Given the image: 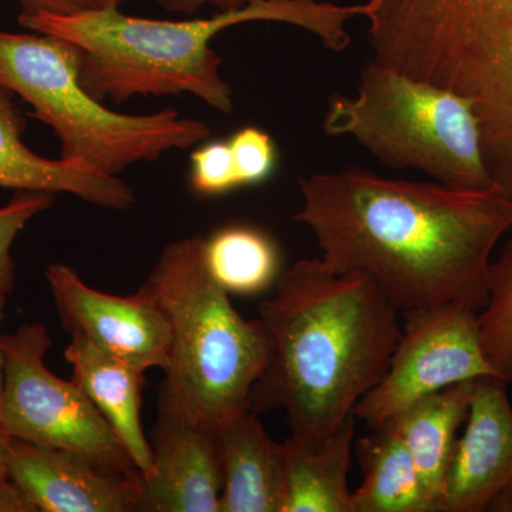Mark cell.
<instances>
[{
    "instance_id": "obj_1",
    "label": "cell",
    "mask_w": 512,
    "mask_h": 512,
    "mask_svg": "<svg viewBox=\"0 0 512 512\" xmlns=\"http://www.w3.org/2000/svg\"><path fill=\"white\" fill-rule=\"evenodd\" d=\"M299 185L295 220L311 229L330 271L369 276L400 313L484 308L491 255L512 229V204L497 185L412 183L355 167Z\"/></svg>"
},
{
    "instance_id": "obj_2",
    "label": "cell",
    "mask_w": 512,
    "mask_h": 512,
    "mask_svg": "<svg viewBox=\"0 0 512 512\" xmlns=\"http://www.w3.org/2000/svg\"><path fill=\"white\" fill-rule=\"evenodd\" d=\"M272 353L249 410H284L291 436L318 448L382 380L402 335L399 311L360 272L301 259L259 305Z\"/></svg>"
},
{
    "instance_id": "obj_3",
    "label": "cell",
    "mask_w": 512,
    "mask_h": 512,
    "mask_svg": "<svg viewBox=\"0 0 512 512\" xmlns=\"http://www.w3.org/2000/svg\"><path fill=\"white\" fill-rule=\"evenodd\" d=\"M367 3L336 5L326 0H258L247 8L208 19L156 20L123 15L119 8L79 15H20L23 28L72 43L79 76L94 99L123 103L134 96L190 93L212 109L229 113L232 90L222 79V59L211 40L247 22H279L313 33L326 49L350 45L346 23L367 16Z\"/></svg>"
},
{
    "instance_id": "obj_4",
    "label": "cell",
    "mask_w": 512,
    "mask_h": 512,
    "mask_svg": "<svg viewBox=\"0 0 512 512\" xmlns=\"http://www.w3.org/2000/svg\"><path fill=\"white\" fill-rule=\"evenodd\" d=\"M171 325L170 362L157 387L158 412L218 431L249 410L272 339L245 319L208 271L204 239L171 242L147 278Z\"/></svg>"
},
{
    "instance_id": "obj_5",
    "label": "cell",
    "mask_w": 512,
    "mask_h": 512,
    "mask_svg": "<svg viewBox=\"0 0 512 512\" xmlns=\"http://www.w3.org/2000/svg\"><path fill=\"white\" fill-rule=\"evenodd\" d=\"M0 87L33 107L30 117L53 128L63 160L117 175L138 161L153 163L170 150L210 140L205 121L164 109L128 116L103 106L84 89L72 43L37 33L0 32Z\"/></svg>"
},
{
    "instance_id": "obj_6",
    "label": "cell",
    "mask_w": 512,
    "mask_h": 512,
    "mask_svg": "<svg viewBox=\"0 0 512 512\" xmlns=\"http://www.w3.org/2000/svg\"><path fill=\"white\" fill-rule=\"evenodd\" d=\"M323 130L352 136L387 167L416 168L451 187L483 190L494 181L485 164L470 100L370 60L355 99L333 93Z\"/></svg>"
},
{
    "instance_id": "obj_7",
    "label": "cell",
    "mask_w": 512,
    "mask_h": 512,
    "mask_svg": "<svg viewBox=\"0 0 512 512\" xmlns=\"http://www.w3.org/2000/svg\"><path fill=\"white\" fill-rule=\"evenodd\" d=\"M0 346L5 357L0 421L10 437L74 451L128 476L140 474L86 393L47 369L52 338L43 323H26L0 336Z\"/></svg>"
},
{
    "instance_id": "obj_8",
    "label": "cell",
    "mask_w": 512,
    "mask_h": 512,
    "mask_svg": "<svg viewBox=\"0 0 512 512\" xmlns=\"http://www.w3.org/2000/svg\"><path fill=\"white\" fill-rule=\"evenodd\" d=\"M403 316L402 335L386 373L356 406V419L369 429L430 394L495 376L481 345L478 312L441 305Z\"/></svg>"
},
{
    "instance_id": "obj_9",
    "label": "cell",
    "mask_w": 512,
    "mask_h": 512,
    "mask_svg": "<svg viewBox=\"0 0 512 512\" xmlns=\"http://www.w3.org/2000/svg\"><path fill=\"white\" fill-rule=\"evenodd\" d=\"M46 279L63 328L141 372L167 369L171 325L163 305L144 282L130 296L107 295L86 285L70 266H47Z\"/></svg>"
},
{
    "instance_id": "obj_10",
    "label": "cell",
    "mask_w": 512,
    "mask_h": 512,
    "mask_svg": "<svg viewBox=\"0 0 512 512\" xmlns=\"http://www.w3.org/2000/svg\"><path fill=\"white\" fill-rule=\"evenodd\" d=\"M497 376L474 382L441 512H512V406Z\"/></svg>"
},
{
    "instance_id": "obj_11",
    "label": "cell",
    "mask_w": 512,
    "mask_h": 512,
    "mask_svg": "<svg viewBox=\"0 0 512 512\" xmlns=\"http://www.w3.org/2000/svg\"><path fill=\"white\" fill-rule=\"evenodd\" d=\"M9 476L30 512L141 511V474L128 476L64 448L10 437Z\"/></svg>"
},
{
    "instance_id": "obj_12",
    "label": "cell",
    "mask_w": 512,
    "mask_h": 512,
    "mask_svg": "<svg viewBox=\"0 0 512 512\" xmlns=\"http://www.w3.org/2000/svg\"><path fill=\"white\" fill-rule=\"evenodd\" d=\"M148 441L153 471L141 476V511L220 512L224 471L218 431L158 412Z\"/></svg>"
},
{
    "instance_id": "obj_13",
    "label": "cell",
    "mask_w": 512,
    "mask_h": 512,
    "mask_svg": "<svg viewBox=\"0 0 512 512\" xmlns=\"http://www.w3.org/2000/svg\"><path fill=\"white\" fill-rule=\"evenodd\" d=\"M26 128L15 94L0 87V188L67 192L109 210H127L136 201L133 188L117 175L100 173L74 161L37 156L22 140Z\"/></svg>"
},
{
    "instance_id": "obj_14",
    "label": "cell",
    "mask_w": 512,
    "mask_h": 512,
    "mask_svg": "<svg viewBox=\"0 0 512 512\" xmlns=\"http://www.w3.org/2000/svg\"><path fill=\"white\" fill-rule=\"evenodd\" d=\"M64 356L72 365L73 382L109 421L138 473L148 476L153 471V453L140 414L146 372L107 355L80 336H72Z\"/></svg>"
},
{
    "instance_id": "obj_15",
    "label": "cell",
    "mask_w": 512,
    "mask_h": 512,
    "mask_svg": "<svg viewBox=\"0 0 512 512\" xmlns=\"http://www.w3.org/2000/svg\"><path fill=\"white\" fill-rule=\"evenodd\" d=\"M224 487L220 512H281L284 447L245 410L218 430Z\"/></svg>"
},
{
    "instance_id": "obj_16",
    "label": "cell",
    "mask_w": 512,
    "mask_h": 512,
    "mask_svg": "<svg viewBox=\"0 0 512 512\" xmlns=\"http://www.w3.org/2000/svg\"><path fill=\"white\" fill-rule=\"evenodd\" d=\"M474 382H463L423 397L387 421L412 454L430 500L441 512L457 431L466 423Z\"/></svg>"
},
{
    "instance_id": "obj_17",
    "label": "cell",
    "mask_w": 512,
    "mask_h": 512,
    "mask_svg": "<svg viewBox=\"0 0 512 512\" xmlns=\"http://www.w3.org/2000/svg\"><path fill=\"white\" fill-rule=\"evenodd\" d=\"M356 421V416L349 417L318 448L292 436L285 440L281 512H353L348 476Z\"/></svg>"
},
{
    "instance_id": "obj_18",
    "label": "cell",
    "mask_w": 512,
    "mask_h": 512,
    "mask_svg": "<svg viewBox=\"0 0 512 512\" xmlns=\"http://www.w3.org/2000/svg\"><path fill=\"white\" fill-rule=\"evenodd\" d=\"M363 480L353 491V512H437L412 454L392 424L355 441Z\"/></svg>"
},
{
    "instance_id": "obj_19",
    "label": "cell",
    "mask_w": 512,
    "mask_h": 512,
    "mask_svg": "<svg viewBox=\"0 0 512 512\" xmlns=\"http://www.w3.org/2000/svg\"><path fill=\"white\" fill-rule=\"evenodd\" d=\"M204 258L214 281L227 293L255 295L279 278L281 255L259 229L229 225L204 239Z\"/></svg>"
},
{
    "instance_id": "obj_20",
    "label": "cell",
    "mask_w": 512,
    "mask_h": 512,
    "mask_svg": "<svg viewBox=\"0 0 512 512\" xmlns=\"http://www.w3.org/2000/svg\"><path fill=\"white\" fill-rule=\"evenodd\" d=\"M487 303L478 312L481 345L495 376L512 384V237L488 271Z\"/></svg>"
},
{
    "instance_id": "obj_21",
    "label": "cell",
    "mask_w": 512,
    "mask_h": 512,
    "mask_svg": "<svg viewBox=\"0 0 512 512\" xmlns=\"http://www.w3.org/2000/svg\"><path fill=\"white\" fill-rule=\"evenodd\" d=\"M53 202L55 194L50 192L18 191L8 205L0 208V291L9 295L15 288L13 242L28 222L49 210Z\"/></svg>"
},
{
    "instance_id": "obj_22",
    "label": "cell",
    "mask_w": 512,
    "mask_h": 512,
    "mask_svg": "<svg viewBox=\"0 0 512 512\" xmlns=\"http://www.w3.org/2000/svg\"><path fill=\"white\" fill-rule=\"evenodd\" d=\"M190 160V184L195 194L217 197L241 188L228 140L204 141Z\"/></svg>"
},
{
    "instance_id": "obj_23",
    "label": "cell",
    "mask_w": 512,
    "mask_h": 512,
    "mask_svg": "<svg viewBox=\"0 0 512 512\" xmlns=\"http://www.w3.org/2000/svg\"><path fill=\"white\" fill-rule=\"evenodd\" d=\"M239 187L258 185L274 174L278 151L274 140L258 127H244L228 138Z\"/></svg>"
},
{
    "instance_id": "obj_24",
    "label": "cell",
    "mask_w": 512,
    "mask_h": 512,
    "mask_svg": "<svg viewBox=\"0 0 512 512\" xmlns=\"http://www.w3.org/2000/svg\"><path fill=\"white\" fill-rule=\"evenodd\" d=\"M126 0H18L20 15L70 16L79 13L119 8Z\"/></svg>"
},
{
    "instance_id": "obj_25",
    "label": "cell",
    "mask_w": 512,
    "mask_h": 512,
    "mask_svg": "<svg viewBox=\"0 0 512 512\" xmlns=\"http://www.w3.org/2000/svg\"><path fill=\"white\" fill-rule=\"evenodd\" d=\"M10 436L0 421V512H30L28 503L9 476Z\"/></svg>"
},
{
    "instance_id": "obj_26",
    "label": "cell",
    "mask_w": 512,
    "mask_h": 512,
    "mask_svg": "<svg viewBox=\"0 0 512 512\" xmlns=\"http://www.w3.org/2000/svg\"><path fill=\"white\" fill-rule=\"evenodd\" d=\"M156 2L168 12L195 15L205 6H211L218 12H231V10L247 8L258 0H156Z\"/></svg>"
},
{
    "instance_id": "obj_27",
    "label": "cell",
    "mask_w": 512,
    "mask_h": 512,
    "mask_svg": "<svg viewBox=\"0 0 512 512\" xmlns=\"http://www.w3.org/2000/svg\"><path fill=\"white\" fill-rule=\"evenodd\" d=\"M6 301H8V293L0 291V322H2L3 312H5ZM3 384H5V357H3L2 346H0V397H2Z\"/></svg>"
}]
</instances>
